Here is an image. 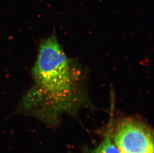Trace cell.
Here are the masks:
<instances>
[{"label":"cell","mask_w":154,"mask_h":153,"mask_svg":"<svg viewBox=\"0 0 154 153\" xmlns=\"http://www.w3.org/2000/svg\"><path fill=\"white\" fill-rule=\"evenodd\" d=\"M66 55L54 34L40 44L32 73L38 89L36 103L44 104L39 116L54 122L62 114L77 112L87 100L80 71Z\"/></svg>","instance_id":"obj_1"},{"label":"cell","mask_w":154,"mask_h":153,"mask_svg":"<svg viewBox=\"0 0 154 153\" xmlns=\"http://www.w3.org/2000/svg\"><path fill=\"white\" fill-rule=\"evenodd\" d=\"M113 139L121 153H154L153 133L134 119L121 122L113 133Z\"/></svg>","instance_id":"obj_2"},{"label":"cell","mask_w":154,"mask_h":153,"mask_svg":"<svg viewBox=\"0 0 154 153\" xmlns=\"http://www.w3.org/2000/svg\"><path fill=\"white\" fill-rule=\"evenodd\" d=\"M109 128L99 146L93 150L92 153H121L113 139L112 119L111 118Z\"/></svg>","instance_id":"obj_3"}]
</instances>
